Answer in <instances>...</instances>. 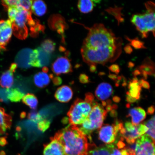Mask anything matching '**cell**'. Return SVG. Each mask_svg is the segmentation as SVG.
<instances>
[{
    "instance_id": "obj_1",
    "label": "cell",
    "mask_w": 155,
    "mask_h": 155,
    "mask_svg": "<svg viewBox=\"0 0 155 155\" xmlns=\"http://www.w3.org/2000/svg\"><path fill=\"white\" fill-rule=\"evenodd\" d=\"M89 31L81 49L83 61L88 65L114 62L122 53L123 40L103 24H96Z\"/></svg>"
},
{
    "instance_id": "obj_2",
    "label": "cell",
    "mask_w": 155,
    "mask_h": 155,
    "mask_svg": "<svg viewBox=\"0 0 155 155\" xmlns=\"http://www.w3.org/2000/svg\"><path fill=\"white\" fill-rule=\"evenodd\" d=\"M56 138L63 145L65 155H87L88 139L76 126H69L58 134Z\"/></svg>"
},
{
    "instance_id": "obj_3",
    "label": "cell",
    "mask_w": 155,
    "mask_h": 155,
    "mask_svg": "<svg viewBox=\"0 0 155 155\" xmlns=\"http://www.w3.org/2000/svg\"><path fill=\"white\" fill-rule=\"evenodd\" d=\"M107 112L101 104L94 101L90 114L83 123L78 128L79 130L92 141L91 134L93 131L99 129L107 115Z\"/></svg>"
},
{
    "instance_id": "obj_4",
    "label": "cell",
    "mask_w": 155,
    "mask_h": 155,
    "mask_svg": "<svg viewBox=\"0 0 155 155\" xmlns=\"http://www.w3.org/2000/svg\"><path fill=\"white\" fill-rule=\"evenodd\" d=\"M92 104L85 100L75 101L68 114L69 121L73 125H81L86 120L91 111Z\"/></svg>"
},
{
    "instance_id": "obj_5",
    "label": "cell",
    "mask_w": 155,
    "mask_h": 155,
    "mask_svg": "<svg viewBox=\"0 0 155 155\" xmlns=\"http://www.w3.org/2000/svg\"><path fill=\"white\" fill-rule=\"evenodd\" d=\"M32 17L31 11L22 9L18 11L12 25V32L17 38L21 40L25 39L28 35V29L26 24Z\"/></svg>"
},
{
    "instance_id": "obj_6",
    "label": "cell",
    "mask_w": 155,
    "mask_h": 155,
    "mask_svg": "<svg viewBox=\"0 0 155 155\" xmlns=\"http://www.w3.org/2000/svg\"><path fill=\"white\" fill-rule=\"evenodd\" d=\"M124 127L123 124L116 121L113 125H104L98 131V138L106 144H112L115 141L118 132Z\"/></svg>"
},
{
    "instance_id": "obj_7",
    "label": "cell",
    "mask_w": 155,
    "mask_h": 155,
    "mask_svg": "<svg viewBox=\"0 0 155 155\" xmlns=\"http://www.w3.org/2000/svg\"><path fill=\"white\" fill-rule=\"evenodd\" d=\"M51 61L50 54L46 53L41 47L33 50L31 56L30 65L35 67H45Z\"/></svg>"
},
{
    "instance_id": "obj_8",
    "label": "cell",
    "mask_w": 155,
    "mask_h": 155,
    "mask_svg": "<svg viewBox=\"0 0 155 155\" xmlns=\"http://www.w3.org/2000/svg\"><path fill=\"white\" fill-rule=\"evenodd\" d=\"M138 125H134L130 122H126L124 127L122 128L120 131L122 137L121 140H123L125 139L129 144L135 143L136 140L141 136Z\"/></svg>"
},
{
    "instance_id": "obj_9",
    "label": "cell",
    "mask_w": 155,
    "mask_h": 155,
    "mask_svg": "<svg viewBox=\"0 0 155 155\" xmlns=\"http://www.w3.org/2000/svg\"><path fill=\"white\" fill-rule=\"evenodd\" d=\"M12 33L11 21L9 19L0 20V51L6 49V46L10 40Z\"/></svg>"
},
{
    "instance_id": "obj_10",
    "label": "cell",
    "mask_w": 155,
    "mask_h": 155,
    "mask_svg": "<svg viewBox=\"0 0 155 155\" xmlns=\"http://www.w3.org/2000/svg\"><path fill=\"white\" fill-rule=\"evenodd\" d=\"M52 71L57 75L67 73L72 71V66L67 57L58 58L52 65Z\"/></svg>"
},
{
    "instance_id": "obj_11",
    "label": "cell",
    "mask_w": 155,
    "mask_h": 155,
    "mask_svg": "<svg viewBox=\"0 0 155 155\" xmlns=\"http://www.w3.org/2000/svg\"><path fill=\"white\" fill-rule=\"evenodd\" d=\"M33 50L29 48L21 50L15 58V63L17 67L23 69H28L31 67V56Z\"/></svg>"
},
{
    "instance_id": "obj_12",
    "label": "cell",
    "mask_w": 155,
    "mask_h": 155,
    "mask_svg": "<svg viewBox=\"0 0 155 155\" xmlns=\"http://www.w3.org/2000/svg\"><path fill=\"white\" fill-rule=\"evenodd\" d=\"M136 144L147 155H155V142L147 135L141 136L137 139Z\"/></svg>"
},
{
    "instance_id": "obj_13",
    "label": "cell",
    "mask_w": 155,
    "mask_h": 155,
    "mask_svg": "<svg viewBox=\"0 0 155 155\" xmlns=\"http://www.w3.org/2000/svg\"><path fill=\"white\" fill-rule=\"evenodd\" d=\"M43 153L44 155H65L63 145L56 137L45 145Z\"/></svg>"
},
{
    "instance_id": "obj_14",
    "label": "cell",
    "mask_w": 155,
    "mask_h": 155,
    "mask_svg": "<svg viewBox=\"0 0 155 155\" xmlns=\"http://www.w3.org/2000/svg\"><path fill=\"white\" fill-rule=\"evenodd\" d=\"M113 144L102 145L97 147L91 142L89 143L87 155H110L111 149Z\"/></svg>"
},
{
    "instance_id": "obj_15",
    "label": "cell",
    "mask_w": 155,
    "mask_h": 155,
    "mask_svg": "<svg viewBox=\"0 0 155 155\" xmlns=\"http://www.w3.org/2000/svg\"><path fill=\"white\" fill-rule=\"evenodd\" d=\"M113 89L111 85L106 83H102L98 85L95 92V96L99 100L104 101L111 95Z\"/></svg>"
},
{
    "instance_id": "obj_16",
    "label": "cell",
    "mask_w": 155,
    "mask_h": 155,
    "mask_svg": "<svg viewBox=\"0 0 155 155\" xmlns=\"http://www.w3.org/2000/svg\"><path fill=\"white\" fill-rule=\"evenodd\" d=\"M131 22L135 25L137 30L140 33L143 38H147L148 35L146 22L143 14H136L133 15Z\"/></svg>"
},
{
    "instance_id": "obj_17",
    "label": "cell",
    "mask_w": 155,
    "mask_h": 155,
    "mask_svg": "<svg viewBox=\"0 0 155 155\" xmlns=\"http://www.w3.org/2000/svg\"><path fill=\"white\" fill-rule=\"evenodd\" d=\"M49 26L53 30H57L59 34H63L66 28V23L63 17L59 15H54L48 21Z\"/></svg>"
},
{
    "instance_id": "obj_18",
    "label": "cell",
    "mask_w": 155,
    "mask_h": 155,
    "mask_svg": "<svg viewBox=\"0 0 155 155\" xmlns=\"http://www.w3.org/2000/svg\"><path fill=\"white\" fill-rule=\"evenodd\" d=\"M127 117H131V123L133 125H137L145 119L146 114L142 108L134 107L129 110Z\"/></svg>"
},
{
    "instance_id": "obj_19",
    "label": "cell",
    "mask_w": 155,
    "mask_h": 155,
    "mask_svg": "<svg viewBox=\"0 0 155 155\" xmlns=\"http://www.w3.org/2000/svg\"><path fill=\"white\" fill-rule=\"evenodd\" d=\"M73 93L70 87L63 86L58 89L55 93L57 99L61 102H67L72 98Z\"/></svg>"
},
{
    "instance_id": "obj_20",
    "label": "cell",
    "mask_w": 155,
    "mask_h": 155,
    "mask_svg": "<svg viewBox=\"0 0 155 155\" xmlns=\"http://www.w3.org/2000/svg\"><path fill=\"white\" fill-rule=\"evenodd\" d=\"M141 88L138 79L135 77L129 83L128 92L132 97L138 100L140 98Z\"/></svg>"
},
{
    "instance_id": "obj_21",
    "label": "cell",
    "mask_w": 155,
    "mask_h": 155,
    "mask_svg": "<svg viewBox=\"0 0 155 155\" xmlns=\"http://www.w3.org/2000/svg\"><path fill=\"white\" fill-rule=\"evenodd\" d=\"M11 117L5 113L4 110L0 107V134L5 133L11 125Z\"/></svg>"
},
{
    "instance_id": "obj_22",
    "label": "cell",
    "mask_w": 155,
    "mask_h": 155,
    "mask_svg": "<svg viewBox=\"0 0 155 155\" xmlns=\"http://www.w3.org/2000/svg\"><path fill=\"white\" fill-rule=\"evenodd\" d=\"M14 82L13 72L9 70L3 73L0 77V85L4 88L9 89Z\"/></svg>"
},
{
    "instance_id": "obj_23",
    "label": "cell",
    "mask_w": 155,
    "mask_h": 155,
    "mask_svg": "<svg viewBox=\"0 0 155 155\" xmlns=\"http://www.w3.org/2000/svg\"><path fill=\"white\" fill-rule=\"evenodd\" d=\"M50 75L46 73L39 72L35 75L34 82L35 84L40 88H42L49 84L50 81Z\"/></svg>"
},
{
    "instance_id": "obj_24",
    "label": "cell",
    "mask_w": 155,
    "mask_h": 155,
    "mask_svg": "<svg viewBox=\"0 0 155 155\" xmlns=\"http://www.w3.org/2000/svg\"><path fill=\"white\" fill-rule=\"evenodd\" d=\"M31 9L35 15L38 16H41L45 14L47 8L43 1L38 0L33 1Z\"/></svg>"
},
{
    "instance_id": "obj_25",
    "label": "cell",
    "mask_w": 155,
    "mask_h": 155,
    "mask_svg": "<svg viewBox=\"0 0 155 155\" xmlns=\"http://www.w3.org/2000/svg\"><path fill=\"white\" fill-rule=\"evenodd\" d=\"M28 25L30 28L31 36L34 37L37 36L39 33L43 32L44 30V27L40 24L39 21L32 18L29 20Z\"/></svg>"
},
{
    "instance_id": "obj_26",
    "label": "cell",
    "mask_w": 155,
    "mask_h": 155,
    "mask_svg": "<svg viewBox=\"0 0 155 155\" xmlns=\"http://www.w3.org/2000/svg\"><path fill=\"white\" fill-rule=\"evenodd\" d=\"M94 1L90 0L79 1L78 7L79 11L83 13H88L91 12L94 6Z\"/></svg>"
},
{
    "instance_id": "obj_27",
    "label": "cell",
    "mask_w": 155,
    "mask_h": 155,
    "mask_svg": "<svg viewBox=\"0 0 155 155\" xmlns=\"http://www.w3.org/2000/svg\"><path fill=\"white\" fill-rule=\"evenodd\" d=\"M7 97L9 101L14 102L20 101L24 97V94L18 89L9 88L7 89Z\"/></svg>"
},
{
    "instance_id": "obj_28",
    "label": "cell",
    "mask_w": 155,
    "mask_h": 155,
    "mask_svg": "<svg viewBox=\"0 0 155 155\" xmlns=\"http://www.w3.org/2000/svg\"><path fill=\"white\" fill-rule=\"evenodd\" d=\"M23 102L31 108L35 109L37 107L38 101L34 95L28 94L23 97Z\"/></svg>"
},
{
    "instance_id": "obj_29",
    "label": "cell",
    "mask_w": 155,
    "mask_h": 155,
    "mask_svg": "<svg viewBox=\"0 0 155 155\" xmlns=\"http://www.w3.org/2000/svg\"><path fill=\"white\" fill-rule=\"evenodd\" d=\"M144 124L148 127L147 135L150 137L155 142V116L148 121L145 122Z\"/></svg>"
},
{
    "instance_id": "obj_30",
    "label": "cell",
    "mask_w": 155,
    "mask_h": 155,
    "mask_svg": "<svg viewBox=\"0 0 155 155\" xmlns=\"http://www.w3.org/2000/svg\"><path fill=\"white\" fill-rule=\"evenodd\" d=\"M41 48L46 53L50 54L55 50V44L52 40L47 39L42 42Z\"/></svg>"
},
{
    "instance_id": "obj_31",
    "label": "cell",
    "mask_w": 155,
    "mask_h": 155,
    "mask_svg": "<svg viewBox=\"0 0 155 155\" xmlns=\"http://www.w3.org/2000/svg\"><path fill=\"white\" fill-rule=\"evenodd\" d=\"M33 1L30 0H20L18 1L17 7H19L25 10L30 11Z\"/></svg>"
},
{
    "instance_id": "obj_32",
    "label": "cell",
    "mask_w": 155,
    "mask_h": 155,
    "mask_svg": "<svg viewBox=\"0 0 155 155\" xmlns=\"http://www.w3.org/2000/svg\"><path fill=\"white\" fill-rule=\"evenodd\" d=\"M128 40L130 41L131 45L135 49H139L141 48H146L144 45V42L141 41L137 38L134 39L130 40V39L127 38Z\"/></svg>"
},
{
    "instance_id": "obj_33",
    "label": "cell",
    "mask_w": 155,
    "mask_h": 155,
    "mask_svg": "<svg viewBox=\"0 0 155 155\" xmlns=\"http://www.w3.org/2000/svg\"><path fill=\"white\" fill-rule=\"evenodd\" d=\"M8 12L9 20L12 23L14 21L15 16L18 13V11L15 7H9L7 9Z\"/></svg>"
},
{
    "instance_id": "obj_34",
    "label": "cell",
    "mask_w": 155,
    "mask_h": 155,
    "mask_svg": "<svg viewBox=\"0 0 155 155\" xmlns=\"http://www.w3.org/2000/svg\"><path fill=\"white\" fill-rule=\"evenodd\" d=\"M2 2L4 6L6 9H7L9 7H16L18 1H17V0H5V1H2Z\"/></svg>"
},
{
    "instance_id": "obj_35",
    "label": "cell",
    "mask_w": 155,
    "mask_h": 155,
    "mask_svg": "<svg viewBox=\"0 0 155 155\" xmlns=\"http://www.w3.org/2000/svg\"><path fill=\"white\" fill-rule=\"evenodd\" d=\"M29 117L31 120L36 123H38L42 120L41 116L39 114L35 112H31L29 114Z\"/></svg>"
},
{
    "instance_id": "obj_36",
    "label": "cell",
    "mask_w": 155,
    "mask_h": 155,
    "mask_svg": "<svg viewBox=\"0 0 155 155\" xmlns=\"http://www.w3.org/2000/svg\"><path fill=\"white\" fill-rule=\"evenodd\" d=\"M50 122L48 121L42 120L38 123V129L42 131H45L49 127Z\"/></svg>"
},
{
    "instance_id": "obj_37",
    "label": "cell",
    "mask_w": 155,
    "mask_h": 155,
    "mask_svg": "<svg viewBox=\"0 0 155 155\" xmlns=\"http://www.w3.org/2000/svg\"><path fill=\"white\" fill-rule=\"evenodd\" d=\"M0 101L4 102L9 101L7 97V90L5 88H0Z\"/></svg>"
},
{
    "instance_id": "obj_38",
    "label": "cell",
    "mask_w": 155,
    "mask_h": 155,
    "mask_svg": "<svg viewBox=\"0 0 155 155\" xmlns=\"http://www.w3.org/2000/svg\"><path fill=\"white\" fill-rule=\"evenodd\" d=\"M109 69L112 72L116 73V74H118L120 71L119 66L115 64L110 66L109 67Z\"/></svg>"
},
{
    "instance_id": "obj_39",
    "label": "cell",
    "mask_w": 155,
    "mask_h": 155,
    "mask_svg": "<svg viewBox=\"0 0 155 155\" xmlns=\"http://www.w3.org/2000/svg\"><path fill=\"white\" fill-rule=\"evenodd\" d=\"M110 155H123L121 152V150L116 148L113 145L111 149Z\"/></svg>"
},
{
    "instance_id": "obj_40",
    "label": "cell",
    "mask_w": 155,
    "mask_h": 155,
    "mask_svg": "<svg viewBox=\"0 0 155 155\" xmlns=\"http://www.w3.org/2000/svg\"><path fill=\"white\" fill-rule=\"evenodd\" d=\"M79 79L81 83H84V84L90 82L89 77L84 74L80 75L79 77Z\"/></svg>"
},
{
    "instance_id": "obj_41",
    "label": "cell",
    "mask_w": 155,
    "mask_h": 155,
    "mask_svg": "<svg viewBox=\"0 0 155 155\" xmlns=\"http://www.w3.org/2000/svg\"><path fill=\"white\" fill-rule=\"evenodd\" d=\"M85 101L90 103L93 104L94 101V97L91 93H88L86 95V98Z\"/></svg>"
},
{
    "instance_id": "obj_42",
    "label": "cell",
    "mask_w": 155,
    "mask_h": 155,
    "mask_svg": "<svg viewBox=\"0 0 155 155\" xmlns=\"http://www.w3.org/2000/svg\"><path fill=\"white\" fill-rule=\"evenodd\" d=\"M139 83L141 85V87L147 89H149L150 88V85L149 82L147 81H144V79H141L139 81Z\"/></svg>"
},
{
    "instance_id": "obj_43",
    "label": "cell",
    "mask_w": 155,
    "mask_h": 155,
    "mask_svg": "<svg viewBox=\"0 0 155 155\" xmlns=\"http://www.w3.org/2000/svg\"><path fill=\"white\" fill-rule=\"evenodd\" d=\"M127 100L129 104L133 103L137 101V100L136 99L132 97L130 95L128 92H127Z\"/></svg>"
},
{
    "instance_id": "obj_44",
    "label": "cell",
    "mask_w": 155,
    "mask_h": 155,
    "mask_svg": "<svg viewBox=\"0 0 155 155\" xmlns=\"http://www.w3.org/2000/svg\"><path fill=\"white\" fill-rule=\"evenodd\" d=\"M125 52L128 54H130L133 52V49L130 45H127L124 48Z\"/></svg>"
},
{
    "instance_id": "obj_45",
    "label": "cell",
    "mask_w": 155,
    "mask_h": 155,
    "mask_svg": "<svg viewBox=\"0 0 155 155\" xmlns=\"http://www.w3.org/2000/svg\"><path fill=\"white\" fill-rule=\"evenodd\" d=\"M7 143V141L5 137H0V146L4 147L6 145Z\"/></svg>"
},
{
    "instance_id": "obj_46",
    "label": "cell",
    "mask_w": 155,
    "mask_h": 155,
    "mask_svg": "<svg viewBox=\"0 0 155 155\" xmlns=\"http://www.w3.org/2000/svg\"><path fill=\"white\" fill-rule=\"evenodd\" d=\"M53 82L56 85H59L62 82V80L61 78L56 77L53 79Z\"/></svg>"
},
{
    "instance_id": "obj_47",
    "label": "cell",
    "mask_w": 155,
    "mask_h": 155,
    "mask_svg": "<svg viewBox=\"0 0 155 155\" xmlns=\"http://www.w3.org/2000/svg\"><path fill=\"white\" fill-rule=\"evenodd\" d=\"M154 106H151L148 108V110H147V113L149 115H152L154 113Z\"/></svg>"
},
{
    "instance_id": "obj_48",
    "label": "cell",
    "mask_w": 155,
    "mask_h": 155,
    "mask_svg": "<svg viewBox=\"0 0 155 155\" xmlns=\"http://www.w3.org/2000/svg\"><path fill=\"white\" fill-rule=\"evenodd\" d=\"M117 145L118 149H120V150L123 149L125 146V144L122 140L118 142Z\"/></svg>"
},
{
    "instance_id": "obj_49",
    "label": "cell",
    "mask_w": 155,
    "mask_h": 155,
    "mask_svg": "<svg viewBox=\"0 0 155 155\" xmlns=\"http://www.w3.org/2000/svg\"><path fill=\"white\" fill-rule=\"evenodd\" d=\"M17 66L15 63H13L11 65L10 67L9 70L13 73L15 72V70L17 69Z\"/></svg>"
},
{
    "instance_id": "obj_50",
    "label": "cell",
    "mask_w": 155,
    "mask_h": 155,
    "mask_svg": "<svg viewBox=\"0 0 155 155\" xmlns=\"http://www.w3.org/2000/svg\"><path fill=\"white\" fill-rule=\"evenodd\" d=\"M90 71L91 72H95L96 71V65H90Z\"/></svg>"
},
{
    "instance_id": "obj_51",
    "label": "cell",
    "mask_w": 155,
    "mask_h": 155,
    "mask_svg": "<svg viewBox=\"0 0 155 155\" xmlns=\"http://www.w3.org/2000/svg\"><path fill=\"white\" fill-rule=\"evenodd\" d=\"M110 114L112 117H115L117 116V112L115 111V110H112L110 112Z\"/></svg>"
},
{
    "instance_id": "obj_52",
    "label": "cell",
    "mask_w": 155,
    "mask_h": 155,
    "mask_svg": "<svg viewBox=\"0 0 155 155\" xmlns=\"http://www.w3.org/2000/svg\"><path fill=\"white\" fill-rule=\"evenodd\" d=\"M112 110H113L112 106L110 105V104H108V105L106 106V111H107V112L111 111Z\"/></svg>"
},
{
    "instance_id": "obj_53",
    "label": "cell",
    "mask_w": 155,
    "mask_h": 155,
    "mask_svg": "<svg viewBox=\"0 0 155 155\" xmlns=\"http://www.w3.org/2000/svg\"><path fill=\"white\" fill-rule=\"evenodd\" d=\"M114 101L116 103L119 102L120 101V98L117 96L114 97L113 98Z\"/></svg>"
},
{
    "instance_id": "obj_54",
    "label": "cell",
    "mask_w": 155,
    "mask_h": 155,
    "mask_svg": "<svg viewBox=\"0 0 155 155\" xmlns=\"http://www.w3.org/2000/svg\"><path fill=\"white\" fill-rule=\"evenodd\" d=\"M109 77L110 78L112 79L113 80H116L117 79V76L115 74H110L109 75Z\"/></svg>"
},
{
    "instance_id": "obj_55",
    "label": "cell",
    "mask_w": 155,
    "mask_h": 155,
    "mask_svg": "<svg viewBox=\"0 0 155 155\" xmlns=\"http://www.w3.org/2000/svg\"><path fill=\"white\" fill-rule=\"evenodd\" d=\"M133 74L134 75H135V76H136V75L140 74H141V72L140 71L138 70H136L134 71V72Z\"/></svg>"
},
{
    "instance_id": "obj_56",
    "label": "cell",
    "mask_w": 155,
    "mask_h": 155,
    "mask_svg": "<svg viewBox=\"0 0 155 155\" xmlns=\"http://www.w3.org/2000/svg\"><path fill=\"white\" fill-rule=\"evenodd\" d=\"M128 150L129 151V153L127 155H135V152L134 151H133L131 150H129L128 148H127Z\"/></svg>"
},
{
    "instance_id": "obj_57",
    "label": "cell",
    "mask_w": 155,
    "mask_h": 155,
    "mask_svg": "<svg viewBox=\"0 0 155 155\" xmlns=\"http://www.w3.org/2000/svg\"><path fill=\"white\" fill-rule=\"evenodd\" d=\"M48 68L46 67H44L43 68V72L47 73L48 72Z\"/></svg>"
},
{
    "instance_id": "obj_58",
    "label": "cell",
    "mask_w": 155,
    "mask_h": 155,
    "mask_svg": "<svg viewBox=\"0 0 155 155\" xmlns=\"http://www.w3.org/2000/svg\"><path fill=\"white\" fill-rule=\"evenodd\" d=\"M107 103L106 102L104 101H102V106L103 107L106 106Z\"/></svg>"
},
{
    "instance_id": "obj_59",
    "label": "cell",
    "mask_w": 155,
    "mask_h": 155,
    "mask_svg": "<svg viewBox=\"0 0 155 155\" xmlns=\"http://www.w3.org/2000/svg\"><path fill=\"white\" fill-rule=\"evenodd\" d=\"M5 153L4 151H2L0 152V155H5Z\"/></svg>"
}]
</instances>
